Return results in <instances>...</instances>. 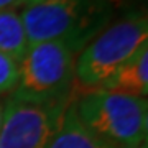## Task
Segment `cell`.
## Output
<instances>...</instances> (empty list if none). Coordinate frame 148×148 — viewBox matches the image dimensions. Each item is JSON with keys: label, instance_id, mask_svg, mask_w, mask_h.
<instances>
[{"label": "cell", "instance_id": "5b68a950", "mask_svg": "<svg viewBox=\"0 0 148 148\" xmlns=\"http://www.w3.org/2000/svg\"><path fill=\"white\" fill-rule=\"evenodd\" d=\"M66 106H38L10 97L3 107L0 148H45L59 127Z\"/></svg>", "mask_w": 148, "mask_h": 148}, {"label": "cell", "instance_id": "7c38bea8", "mask_svg": "<svg viewBox=\"0 0 148 148\" xmlns=\"http://www.w3.org/2000/svg\"><path fill=\"white\" fill-rule=\"evenodd\" d=\"M2 119H3V106L0 104V127H2Z\"/></svg>", "mask_w": 148, "mask_h": 148}, {"label": "cell", "instance_id": "ba28073f", "mask_svg": "<svg viewBox=\"0 0 148 148\" xmlns=\"http://www.w3.org/2000/svg\"><path fill=\"white\" fill-rule=\"evenodd\" d=\"M27 49L28 38L21 15L15 10H0V53L20 63Z\"/></svg>", "mask_w": 148, "mask_h": 148}, {"label": "cell", "instance_id": "8992f818", "mask_svg": "<svg viewBox=\"0 0 148 148\" xmlns=\"http://www.w3.org/2000/svg\"><path fill=\"white\" fill-rule=\"evenodd\" d=\"M101 89L147 99L148 94V45L143 46L132 59H128L117 73H114Z\"/></svg>", "mask_w": 148, "mask_h": 148}, {"label": "cell", "instance_id": "8fae6325", "mask_svg": "<svg viewBox=\"0 0 148 148\" xmlns=\"http://www.w3.org/2000/svg\"><path fill=\"white\" fill-rule=\"evenodd\" d=\"M132 0H109V3L112 5V8H119V7H123V5H128Z\"/></svg>", "mask_w": 148, "mask_h": 148}, {"label": "cell", "instance_id": "9c48e42d", "mask_svg": "<svg viewBox=\"0 0 148 148\" xmlns=\"http://www.w3.org/2000/svg\"><path fill=\"white\" fill-rule=\"evenodd\" d=\"M20 69L18 63L8 54L0 53V94L13 92L18 84Z\"/></svg>", "mask_w": 148, "mask_h": 148}, {"label": "cell", "instance_id": "52a82bcc", "mask_svg": "<svg viewBox=\"0 0 148 148\" xmlns=\"http://www.w3.org/2000/svg\"><path fill=\"white\" fill-rule=\"evenodd\" d=\"M45 148H109L81 122L74 99L69 101L61 123Z\"/></svg>", "mask_w": 148, "mask_h": 148}, {"label": "cell", "instance_id": "4fadbf2b", "mask_svg": "<svg viewBox=\"0 0 148 148\" xmlns=\"http://www.w3.org/2000/svg\"><path fill=\"white\" fill-rule=\"evenodd\" d=\"M38 2H43V0H27V5H30V3H38Z\"/></svg>", "mask_w": 148, "mask_h": 148}, {"label": "cell", "instance_id": "3957f363", "mask_svg": "<svg viewBox=\"0 0 148 148\" xmlns=\"http://www.w3.org/2000/svg\"><path fill=\"white\" fill-rule=\"evenodd\" d=\"M76 53L79 49L73 43L61 40L28 45L12 97L38 106H66L74 87Z\"/></svg>", "mask_w": 148, "mask_h": 148}, {"label": "cell", "instance_id": "30bf717a", "mask_svg": "<svg viewBox=\"0 0 148 148\" xmlns=\"http://www.w3.org/2000/svg\"><path fill=\"white\" fill-rule=\"evenodd\" d=\"M21 5H27V0H0V10H15Z\"/></svg>", "mask_w": 148, "mask_h": 148}, {"label": "cell", "instance_id": "277c9868", "mask_svg": "<svg viewBox=\"0 0 148 148\" xmlns=\"http://www.w3.org/2000/svg\"><path fill=\"white\" fill-rule=\"evenodd\" d=\"M148 45V20L145 13L115 21L95 35L74 63V81L82 89H95Z\"/></svg>", "mask_w": 148, "mask_h": 148}, {"label": "cell", "instance_id": "5bb4252c", "mask_svg": "<svg viewBox=\"0 0 148 148\" xmlns=\"http://www.w3.org/2000/svg\"><path fill=\"white\" fill-rule=\"evenodd\" d=\"M137 148H148V147H147V143H143V145H140V147H137Z\"/></svg>", "mask_w": 148, "mask_h": 148}, {"label": "cell", "instance_id": "6da1fadb", "mask_svg": "<svg viewBox=\"0 0 148 148\" xmlns=\"http://www.w3.org/2000/svg\"><path fill=\"white\" fill-rule=\"evenodd\" d=\"M110 12L109 0H43L25 5L21 20L28 45L61 40L81 51L101 33Z\"/></svg>", "mask_w": 148, "mask_h": 148}, {"label": "cell", "instance_id": "7a4b0ae2", "mask_svg": "<svg viewBox=\"0 0 148 148\" xmlns=\"http://www.w3.org/2000/svg\"><path fill=\"white\" fill-rule=\"evenodd\" d=\"M74 104L81 122L109 148L147 143V99L95 87L74 99Z\"/></svg>", "mask_w": 148, "mask_h": 148}]
</instances>
